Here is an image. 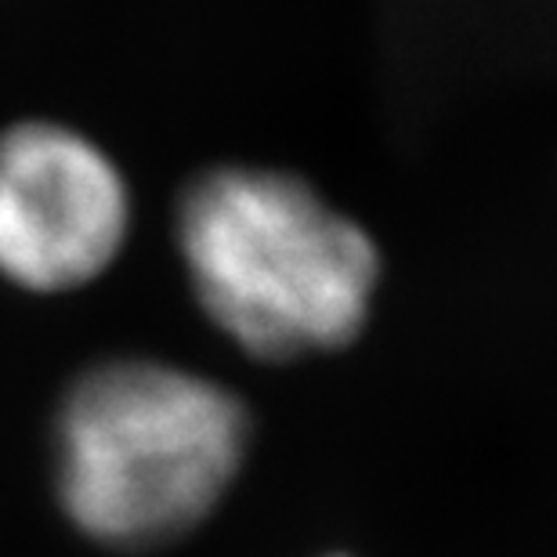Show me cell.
I'll list each match as a JSON object with an SVG mask.
<instances>
[{
	"instance_id": "6da1fadb",
	"label": "cell",
	"mask_w": 557,
	"mask_h": 557,
	"mask_svg": "<svg viewBox=\"0 0 557 557\" xmlns=\"http://www.w3.org/2000/svg\"><path fill=\"white\" fill-rule=\"evenodd\" d=\"M174 228L199 308L253 359L333 351L366 326L381 253L305 177L210 166L182 188Z\"/></svg>"
},
{
	"instance_id": "7a4b0ae2",
	"label": "cell",
	"mask_w": 557,
	"mask_h": 557,
	"mask_svg": "<svg viewBox=\"0 0 557 557\" xmlns=\"http://www.w3.org/2000/svg\"><path fill=\"white\" fill-rule=\"evenodd\" d=\"M247 442V409L207 376L152 359L91 366L59 413L65 515L106 547L174 543L225 499Z\"/></svg>"
},
{
	"instance_id": "3957f363",
	"label": "cell",
	"mask_w": 557,
	"mask_h": 557,
	"mask_svg": "<svg viewBox=\"0 0 557 557\" xmlns=\"http://www.w3.org/2000/svg\"><path fill=\"white\" fill-rule=\"evenodd\" d=\"M124 174L91 138L29 120L0 135V275L59 294L91 283L127 239Z\"/></svg>"
}]
</instances>
